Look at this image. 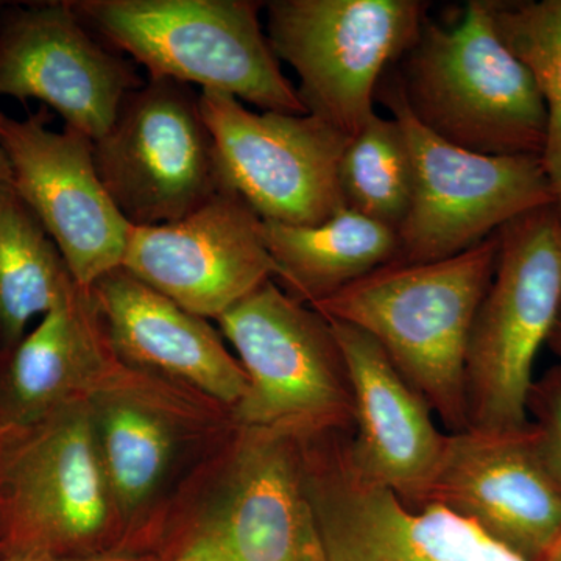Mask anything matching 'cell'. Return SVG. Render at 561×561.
Returning <instances> with one entry per match:
<instances>
[{"mask_svg": "<svg viewBox=\"0 0 561 561\" xmlns=\"http://www.w3.org/2000/svg\"><path fill=\"white\" fill-rule=\"evenodd\" d=\"M497 250L494 232L448 260L393 261L312 309L367 332L449 434L468 431V345Z\"/></svg>", "mask_w": 561, "mask_h": 561, "instance_id": "6da1fadb", "label": "cell"}, {"mask_svg": "<svg viewBox=\"0 0 561 561\" xmlns=\"http://www.w3.org/2000/svg\"><path fill=\"white\" fill-rule=\"evenodd\" d=\"M390 76L413 119L445 142L490 157L545 151L548 111L491 0H470L451 25L427 20Z\"/></svg>", "mask_w": 561, "mask_h": 561, "instance_id": "7a4b0ae2", "label": "cell"}, {"mask_svg": "<svg viewBox=\"0 0 561 561\" xmlns=\"http://www.w3.org/2000/svg\"><path fill=\"white\" fill-rule=\"evenodd\" d=\"M103 44L149 79L198 84L262 111L308 114L280 70L254 0H70Z\"/></svg>", "mask_w": 561, "mask_h": 561, "instance_id": "3957f363", "label": "cell"}, {"mask_svg": "<svg viewBox=\"0 0 561 561\" xmlns=\"http://www.w3.org/2000/svg\"><path fill=\"white\" fill-rule=\"evenodd\" d=\"M496 271L472 324L467 356L470 430L529 423L534 365L561 312V220L556 205L497 231Z\"/></svg>", "mask_w": 561, "mask_h": 561, "instance_id": "277c9868", "label": "cell"}, {"mask_svg": "<svg viewBox=\"0 0 561 561\" xmlns=\"http://www.w3.org/2000/svg\"><path fill=\"white\" fill-rule=\"evenodd\" d=\"M217 321L249 381L234 405L247 431L297 440L353 432L348 370L327 317L305 308L271 279Z\"/></svg>", "mask_w": 561, "mask_h": 561, "instance_id": "5b68a950", "label": "cell"}, {"mask_svg": "<svg viewBox=\"0 0 561 561\" xmlns=\"http://www.w3.org/2000/svg\"><path fill=\"white\" fill-rule=\"evenodd\" d=\"M108 479L80 401L0 427V559H84L110 522Z\"/></svg>", "mask_w": 561, "mask_h": 561, "instance_id": "8992f818", "label": "cell"}, {"mask_svg": "<svg viewBox=\"0 0 561 561\" xmlns=\"http://www.w3.org/2000/svg\"><path fill=\"white\" fill-rule=\"evenodd\" d=\"M267 36L300 80L308 114L353 139L370 121L376 90L419 39L420 0H273Z\"/></svg>", "mask_w": 561, "mask_h": 561, "instance_id": "52a82bcc", "label": "cell"}, {"mask_svg": "<svg viewBox=\"0 0 561 561\" xmlns=\"http://www.w3.org/2000/svg\"><path fill=\"white\" fill-rule=\"evenodd\" d=\"M376 101L400 121L413 158L412 203L398 231L397 261L448 260L516 217L556 205L541 157H490L437 138L405 108L390 69L379 81Z\"/></svg>", "mask_w": 561, "mask_h": 561, "instance_id": "ba28073f", "label": "cell"}, {"mask_svg": "<svg viewBox=\"0 0 561 561\" xmlns=\"http://www.w3.org/2000/svg\"><path fill=\"white\" fill-rule=\"evenodd\" d=\"M99 179L131 227L179 221L224 191L216 144L190 84L149 79L94 140Z\"/></svg>", "mask_w": 561, "mask_h": 561, "instance_id": "9c48e42d", "label": "cell"}, {"mask_svg": "<svg viewBox=\"0 0 561 561\" xmlns=\"http://www.w3.org/2000/svg\"><path fill=\"white\" fill-rule=\"evenodd\" d=\"M348 435L300 442L327 561H524L449 508L409 507L393 491L364 481L351 467Z\"/></svg>", "mask_w": 561, "mask_h": 561, "instance_id": "30bf717a", "label": "cell"}, {"mask_svg": "<svg viewBox=\"0 0 561 561\" xmlns=\"http://www.w3.org/2000/svg\"><path fill=\"white\" fill-rule=\"evenodd\" d=\"M224 190L262 221L312 227L345 208L339 164L350 139L312 114L254 113L231 95L201 91Z\"/></svg>", "mask_w": 561, "mask_h": 561, "instance_id": "8fae6325", "label": "cell"}, {"mask_svg": "<svg viewBox=\"0 0 561 561\" xmlns=\"http://www.w3.org/2000/svg\"><path fill=\"white\" fill-rule=\"evenodd\" d=\"M47 106L18 121L0 111V142L13 187L61 251L73 279L90 289L122 267L131 225L99 179L94 140L65 127L50 130Z\"/></svg>", "mask_w": 561, "mask_h": 561, "instance_id": "7c38bea8", "label": "cell"}, {"mask_svg": "<svg viewBox=\"0 0 561 561\" xmlns=\"http://www.w3.org/2000/svg\"><path fill=\"white\" fill-rule=\"evenodd\" d=\"M142 84L138 65L95 38L70 0L0 13V98L36 99L57 111L65 127L98 140L125 95Z\"/></svg>", "mask_w": 561, "mask_h": 561, "instance_id": "4fadbf2b", "label": "cell"}, {"mask_svg": "<svg viewBox=\"0 0 561 561\" xmlns=\"http://www.w3.org/2000/svg\"><path fill=\"white\" fill-rule=\"evenodd\" d=\"M122 267L184 311L216 320L276 275L262 220L227 190L179 221L131 227Z\"/></svg>", "mask_w": 561, "mask_h": 561, "instance_id": "5bb4252c", "label": "cell"}, {"mask_svg": "<svg viewBox=\"0 0 561 561\" xmlns=\"http://www.w3.org/2000/svg\"><path fill=\"white\" fill-rule=\"evenodd\" d=\"M427 504L470 519L524 561H541L561 534V491L530 421L519 430L448 434Z\"/></svg>", "mask_w": 561, "mask_h": 561, "instance_id": "9a60e30c", "label": "cell"}, {"mask_svg": "<svg viewBox=\"0 0 561 561\" xmlns=\"http://www.w3.org/2000/svg\"><path fill=\"white\" fill-rule=\"evenodd\" d=\"M247 432L224 496L184 549L198 561H327L300 440Z\"/></svg>", "mask_w": 561, "mask_h": 561, "instance_id": "2e32d148", "label": "cell"}, {"mask_svg": "<svg viewBox=\"0 0 561 561\" xmlns=\"http://www.w3.org/2000/svg\"><path fill=\"white\" fill-rule=\"evenodd\" d=\"M330 320V319H328ZM348 370L354 430L346 454L364 481L421 507L440 468L448 434L432 420L423 397L402 378L367 332L330 320Z\"/></svg>", "mask_w": 561, "mask_h": 561, "instance_id": "e0dca14e", "label": "cell"}, {"mask_svg": "<svg viewBox=\"0 0 561 561\" xmlns=\"http://www.w3.org/2000/svg\"><path fill=\"white\" fill-rule=\"evenodd\" d=\"M106 345L124 359L164 373L234 408L247 376L206 319L184 311L114 268L88 289Z\"/></svg>", "mask_w": 561, "mask_h": 561, "instance_id": "ac0fdd59", "label": "cell"}, {"mask_svg": "<svg viewBox=\"0 0 561 561\" xmlns=\"http://www.w3.org/2000/svg\"><path fill=\"white\" fill-rule=\"evenodd\" d=\"M106 350L90 291L79 286L3 354L2 426L35 423L77 401L83 382L102 370Z\"/></svg>", "mask_w": 561, "mask_h": 561, "instance_id": "d6986e66", "label": "cell"}, {"mask_svg": "<svg viewBox=\"0 0 561 561\" xmlns=\"http://www.w3.org/2000/svg\"><path fill=\"white\" fill-rule=\"evenodd\" d=\"M262 239L275 262L273 280L309 306L400 256L398 231L348 208L312 227L262 221Z\"/></svg>", "mask_w": 561, "mask_h": 561, "instance_id": "ffe728a7", "label": "cell"}, {"mask_svg": "<svg viewBox=\"0 0 561 561\" xmlns=\"http://www.w3.org/2000/svg\"><path fill=\"white\" fill-rule=\"evenodd\" d=\"M79 284L61 251L16 191L0 192V354L28 323L66 300Z\"/></svg>", "mask_w": 561, "mask_h": 561, "instance_id": "44dd1931", "label": "cell"}, {"mask_svg": "<svg viewBox=\"0 0 561 561\" xmlns=\"http://www.w3.org/2000/svg\"><path fill=\"white\" fill-rule=\"evenodd\" d=\"M339 186L345 208L400 231L413 194V158L400 121L373 114L343 151Z\"/></svg>", "mask_w": 561, "mask_h": 561, "instance_id": "7402d4cb", "label": "cell"}, {"mask_svg": "<svg viewBox=\"0 0 561 561\" xmlns=\"http://www.w3.org/2000/svg\"><path fill=\"white\" fill-rule=\"evenodd\" d=\"M502 39L530 70L548 111L541 160L561 220V0H491Z\"/></svg>", "mask_w": 561, "mask_h": 561, "instance_id": "603a6c76", "label": "cell"}, {"mask_svg": "<svg viewBox=\"0 0 561 561\" xmlns=\"http://www.w3.org/2000/svg\"><path fill=\"white\" fill-rule=\"evenodd\" d=\"M99 448L111 493L133 508L160 483L172 442L153 413L131 402H114L103 413Z\"/></svg>", "mask_w": 561, "mask_h": 561, "instance_id": "cb8c5ba5", "label": "cell"}, {"mask_svg": "<svg viewBox=\"0 0 561 561\" xmlns=\"http://www.w3.org/2000/svg\"><path fill=\"white\" fill-rule=\"evenodd\" d=\"M527 415L542 465L561 491V364L534 381Z\"/></svg>", "mask_w": 561, "mask_h": 561, "instance_id": "d4e9b609", "label": "cell"}, {"mask_svg": "<svg viewBox=\"0 0 561 561\" xmlns=\"http://www.w3.org/2000/svg\"><path fill=\"white\" fill-rule=\"evenodd\" d=\"M0 561H151L150 559H142V557H127V556H98L84 557V559H57V557H2Z\"/></svg>", "mask_w": 561, "mask_h": 561, "instance_id": "484cf974", "label": "cell"}, {"mask_svg": "<svg viewBox=\"0 0 561 561\" xmlns=\"http://www.w3.org/2000/svg\"><path fill=\"white\" fill-rule=\"evenodd\" d=\"M13 190V173H11L10 161L0 142V192Z\"/></svg>", "mask_w": 561, "mask_h": 561, "instance_id": "4316f807", "label": "cell"}, {"mask_svg": "<svg viewBox=\"0 0 561 561\" xmlns=\"http://www.w3.org/2000/svg\"><path fill=\"white\" fill-rule=\"evenodd\" d=\"M548 346L557 354L561 359V312L559 319H557L556 327L549 335Z\"/></svg>", "mask_w": 561, "mask_h": 561, "instance_id": "83f0119b", "label": "cell"}, {"mask_svg": "<svg viewBox=\"0 0 561 561\" xmlns=\"http://www.w3.org/2000/svg\"><path fill=\"white\" fill-rule=\"evenodd\" d=\"M541 561H561V534L551 546V549L542 557Z\"/></svg>", "mask_w": 561, "mask_h": 561, "instance_id": "f1b7e54d", "label": "cell"}, {"mask_svg": "<svg viewBox=\"0 0 561 561\" xmlns=\"http://www.w3.org/2000/svg\"><path fill=\"white\" fill-rule=\"evenodd\" d=\"M173 561H198V560L195 559V557L192 556V553L184 551V549H183V551L180 552V556L176 557V559Z\"/></svg>", "mask_w": 561, "mask_h": 561, "instance_id": "f546056e", "label": "cell"}]
</instances>
